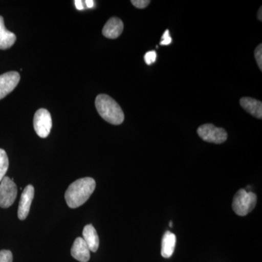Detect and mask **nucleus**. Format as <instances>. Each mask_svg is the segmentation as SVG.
I'll return each instance as SVG.
<instances>
[{"label":"nucleus","mask_w":262,"mask_h":262,"mask_svg":"<svg viewBox=\"0 0 262 262\" xmlns=\"http://www.w3.org/2000/svg\"><path fill=\"white\" fill-rule=\"evenodd\" d=\"M96 182L93 178L85 177L72 183L65 193V200L71 208L82 206L96 189Z\"/></svg>","instance_id":"1"},{"label":"nucleus","mask_w":262,"mask_h":262,"mask_svg":"<svg viewBox=\"0 0 262 262\" xmlns=\"http://www.w3.org/2000/svg\"><path fill=\"white\" fill-rule=\"evenodd\" d=\"M96 110L105 121L113 125H120L125 115L120 105L113 98L106 94L98 95L95 101Z\"/></svg>","instance_id":"2"},{"label":"nucleus","mask_w":262,"mask_h":262,"mask_svg":"<svg viewBox=\"0 0 262 262\" xmlns=\"http://www.w3.org/2000/svg\"><path fill=\"white\" fill-rule=\"evenodd\" d=\"M256 201L257 196L255 193L241 189L234 194L232 208L236 214L244 216L254 209Z\"/></svg>","instance_id":"3"},{"label":"nucleus","mask_w":262,"mask_h":262,"mask_svg":"<svg viewBox=\"0 0 262 262\" xmlns=\"http://www.w3.org/2000/svg\"><path fill=\"white\" fill-rule=\"evenodd\" d=\"M198 134L203 140L216 144L225 142L228 136L225 129L215 127L213 124L201 125L198 127Z\"/></svg>","instance_id":"4"},{"label":"nucleus","mask_w":262,"mask_h":262,"mask_svg":"<svg viewBox=\"0 0 262 262\" xmlns=\"http://www.w3.org/2000/svg\"><path fill=\"white\" fill-rule=\"evenodd\" d=\"M18 189L9 177H5L0 182V208H8L14 203Z\"/></svg>","instance_id":"5"},{"label":"nucleus","mask_w":262,"mask_h":262,"mask_svg":"<svg viewBox=\"0 0 262 262\" xmlns=\"http://www.w3.org/2000/svg\"><path fill=\"white\" fill-rule=\"evenodd\" d=\"M34 127L39 137L44 139L49 136L52 128V117L47 110L40 108L36 112L34 117Z\"/></svg>","instance_id":"6"},{"label":"nucleus","mask_w":262,"mask_h":262,"mask_svg":"<svg viewBox=\"0 0 262 262\" xmlns=\"http://www.w3.org/2000/svg\"><path fill=\"white\" fill-rule=\"evenodd\" d=\"M20 75L17 72H9L0 75V100L13 91L20 81Z\"/></svg>","instance_id":"7"},{"label":"nucleus","mask_w":262,"mask_h":262,"mask_svg":"<svg viewBox=\"0 0 262 262\" xmlns=\"http://www.w3.org/2000/svg\"><path fill=\"white\" fill-rule=\"evenodd\" d=\"M34 195V188L32 185L26 187L20 196L18 210V217L20 220H25L28 216Z\"/></svg>","instance_id":"8"},{"label":"nucleus","mask_w":262,"mask_h":262,"mask_svg":"<svg viewBox=\"0 0 262 262\" xmlns=\"http://www.w3.org/2000/svg\"><path fill=\"white\" fill-rule=\"evenodd\" d=\"M71 254L72 257L80 262H88L91 258V251L82 237H77L74 242Z\"/></svg>","instance_id":"9"},{"label":"nucleus","mask_w":262,"mask_h":262,"mask_svg":"<svg viewBox=\"0 0 262 262\" xmlns=\"http://www.w3.org/2000/svg\"><path fill=\"white\" fill-rule=\"evenodd\" d=\"M124 29V24L120 18L113 17L108 19L103 27L102 33L105 37L108 39H116L120 37Z\"/></svg>","instance_id":"10"},{"label":"nucleus","mask_w":262,"mask_h":262,"mask_svg":"<svg viewBox=\"0 0 262 262\" xmlns=\"http://www.w3.org/2000/svg\"><path fill=\"white\" fill-rule=\"evenodd\" d=\"M241 106L247 113L258 119L262 118V103L258 100L250 97H244L239 100Z\"/></svg>","instance_id":"11"},{"label":"nucleus","mask_w":262,"mask_h":262,"mask_svg":"<svg viewBox=\"0 0 262 262\" xmlns=\"http://www.w3.org/2000/svg\"><path fill=\"white\" fill-rule=\"evenodd\" d=\"M82 236H83L82 238L89 246L90 251L96 252L99 246V238L94 226L86 225L82 231Z\"/></svg>","instance_id":"12"},{"label":"nucleus","mask_w":262,"mask_h":262,"mask_svg":"<svg viewBox=\"0 0 262 262\" xmlns=\"http://www.w3.org/2000/svg\"><path fill=\"white\" fill-rule=\"evenodd\" d=\"M16 36L5 28L4 18L0 15V50H7L14 45Z\"/></svg>","instance_id":"13"},{"label":"nucleus","mask_w":262,"mask_h":262,"mask_svg":"<svg viewBox=\"0 0 262 262\" xmlns=\"http://www.w3.org/2000/svg\"><path fill=\"white\" fill-rule=\"evenodd\" d=\"M177 244V237L170 231H166L162 239L161 254L164 258H170L173 255Z\"/></svg>","instance_id":"14"},{"label":"nucleus","mask_w":262,"mask_h":262,"mask_svg":"<svg viewBox=\"0 0 262 262\" xmlns=\"http://www.w3.org/2000/svg\"><path fill=\"white\" fill-rule=\"evenodd\" d=\"M9 167V160L4 149H0V182H2Z\"/></svg>","instance_id":"15"},{"label":"nucleus","mask_w":262,"mask_h":262,"mask_svg":"<svg viewBox=\"0 0 262 262\" xmlns=\"http://www.w3.org/2000/svg\"><path fill=\"white\" fill-rule=\"evenodd\" d=\"M0 262H13V254L8 250L0 251Z\"/></svg>","instance_id":"16"},{"label":"nucleus","mask_w":262,"mask_h":262,"mask_svg":"<svg viewBox=\"0 0 262 262\" xmlns=\"http://www.w3.org/2000/svg\"><path fill=\"white\" fill-rule=\"evenodd\" d=\"M157 53L155 51L147 52L144 56V61L146 64L151 65L156 61Z\"/></svg>","instance_id":"17"},{"label":"nucleus","mask_w":262,"mask_h":262,"mask_svg":"<svg viewBox=\"0 0 262 262\" xmlns=\"http://www.w3.org/2000/svg\"><path fill=\"white\" fill-rule=\"evenodd\" d=\"M255 58H256V62L260 70H262V45L260 44L257 46V48L255 50Z\"/></svg>","instance_id":"18"},{"label":"nucleus","mask_w":262,"mask_h":262,"mask_svg":"<svg viewBox=\"0 0 262 262\" xmlns=\"http://www.w3.org/2000/svg\"><path fill=\"white\" fill-rule=\"evenodd\" d=\"M131 3L139 9H144L149 5L150 1H148V0H132Z\"/></svg>","instance_id":"19"},{"label":"nucleus","mask_w":262,"mask_h":262,"mask_svg":"<svg viewBox=\"0 0 262 262\" xmlns=\"http://www.w3.org/2000/svg\"><path fill=\"white\" fill-rule=\"evenodd\" d=\"M162 42H160L161 46H168L172 42L171 37H170V34H169V31L167 29L165 32H164L163 37H162Z\"/></svg>","instance_id":"20"},{"label":"nucleus","mask_w":262,"mask_h":262,"mask_svg":"<svg viewBox=\"0 0 262 262\" xmlns=\"http://www.w3.org/2000/svg\"><path fill=\"white\" fill-rule=\"evenodd\" d=\"M75 3L76 8H77V9L80 10L84 9L83 2L81 1V0H76Z\"/></svg>","instance_id":"21"},{"label":"nucleus","mask_w":262,"mask_h":262,"mask_svg":"<svg viewBox=\"0 0 262 262\" xmlns=\"http://www.w3.org/2000/svg\"><path fill=\"white\" fill-rule=\"evenodd\" d=\"M84 3H85L86 6L89 8H92L94 7L95 3L93 0H87V1H84Z\"/></svg>","instance_id":"22"},{"label":"nucleus","mask_w":262,"mask_h":262,"mask_svg":"<svg viewBox=\"0 0 262 262\" xmlns=\"http://www.w3.org/2000/svg\"><path fill=\"white\" fill-rule=\"evenodd\" d=\"M262 8L260 7L259 10L258 11V20H262Z\"/></svg>","instance_id":"23"},{"label":"nucleus","mask_w":262,"mask_h":262,"mask_svg":"<svg viewBox=\"0 0 262 262\" xmlns=\"http://www.w3.org/2000/svg\"><path fill=\"white\" fill-rule=\"evenodd\" d=\"M169 226H170V227H173V222H170V225Z\"/></svg>","instance_id":"24"}]
</instances>
